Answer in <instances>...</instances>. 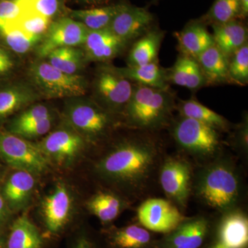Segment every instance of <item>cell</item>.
<instances>
[{
	"mask_svg": "<svg viewBox=\"0 0 248 248\" xmlns=\"http://www.w3.org/2000/svg\"><path fill=\"white\" fill-rule=\"evenodd\" d=\"M85 57L91 61L106 62L117 56L128 44L110 29L89 31L84 45Z\"/></svg>",
	"mask_w": 248,
	"mask_h": 248,
	"instance_id": "cell-18",
	"label": "cell"
},
{
	"mask_svg": "<svg viewBox=\"0 0 248 248\" xmlns=\"http://www.w3.org/2000/svg\"><path fill=\"white\" fill-rule=\"evenodd\" d=\"M0 248H4V243H3L1 237H0Z\"/></svg>",
	"mask_w": 248,
	"mask_h": 248,
	"instance_id": "cell-47",
	"label": "cell"
},
{
	"mask_svg": "<svg viewBox=\"0 0 248 248\" xmlns=\"http://www.w3.org/2000/svg\"><path fill=\"white\" fill-rule=\"evenodd\" d=\"M213 226L206 215L186 217L175 229L157 239L155 248H202L213 234Z\"/></svg>",
	"mask_w": 248,
	"mask_h": 248,
	"instance_id": "cell-11",
	"label": "cell"
},
{
	"mask_svg": "<svg viewBox=\"0 0 248 248\" xmlns=\"http://www.w3.org/2000/svg\"><path fill=\"white\" fill-rule=\"evenodd\" d=\"M169 84L197 91L207 86L206 81L195 59L180 55L169 69H166Z\"/></svg>",
	"mask_w": 248,
	"mask_h": 248,
	"instance_id": "cell-22",
	"label": "cell"
},
{
	"mask_svg": "<svg viewBox=\"0 0 248 248\" xmlns=\"http://www.w3.org/2000/svg\"><path fill=\"white\" fill-rule=\"evenodd\" d=\"M159 0H153V1H152V3H153V4H155V3H157L158 1H159Z\"/></svg>",
	"mask_w": 248,
	"mask_h": 248,
	"instance_id": "cell-48",
	"label": "cell"
},
{
	"mask_svg": "<svg viewBox=\"0 0 248 248\" xmlns=\"http://www.w3.org/2000/svg\"><path fill=\"white\" fill-rule=\"evenodd\" d=\"M214 239L227 248H248V217L240 208L221 214L214 223Z\"/></svg>",
	"mask_w": 248,
	"mask_h": 248,
	"instance_id": "cell-16",
	"label": "cell"
},
{
	"mask_svg": "<svg viewBox=\"0 0 248 248\" xmlns=\"http://www.w3.org/2000/svg\"><path fill=\"white\" fill-rule=\"evenodd\" d=\"M202 248H227L226 246H223L219 241L214 239L213 241H210L208 244L204 245Z\"/></svg>",
	"mask_w": 248,
	"mask_h": 248,
	"instance_id": "cell-45",
	"label": "cell"
},
{
	"mask_svg": "<svg viewBox=\"0 0 248 248\" xmlns=\"http://www.w3.org/2000/svg\"><path fill=\"white\" fill-rule=\"evenodd\" d=\"M130 205V201L125 197L110 190L98 192L86 202V208L90 213L108 227Z\"/></svg>",
	"mask_w": 248,
	"mask_h": 248,
	"instance_id": "cell-19",
	"label": "cell"
},
{
	"mask_svg": "<svg viewBox=\"0 0 248 248\" xmlns=\"http://www.w3.org/2000/svg\"><path fill=\"white\" fill-rule=\"evenodd\" d=\"M239 0H215L208 13L202 17V22L221 24L240 18Z\"/></svg>",
	"mask_w": 248,
	"mask_h": 248,
	"instance_id": "cell-33",
	"label": "cell"
},
{
	"mask_svg": "<svg viewBox=\"0 0 248 248\" xmlns=\"http://www.w3.org/2000/svg\"><path fill=\"white\" fill-rule=\"evenodd\" d=\"M29 76L36 92L48 99L81 97L87 91V82L82 76L63 73L48 62L33 63Z\"/></svg>",
	"mask_w": 248,
	"mask_h": 248,
	"instance_id": "cell-5",
	"label": "cell"
},
{
	"mask_svg": "<svg viewBox=\"0 0 248 248\" xmlns=\"http://www.w3.org/2000/svg\"><path fill=\"white\" fill-rule=\"evenodd\" d=\"M117 142L94 164L98 177L129 201L152 192L165 156L162 142L151 132L140 131Z\"/></svg>",
	"mask_w": 248,
	"mask_h": 248,
	"instance_id": "cell-1",
	"label": "cell"
},
{
	"mask_svg": "<svg viewBox=\"0 0 248 248\" xmlns=\"http://www.w3.org/2000/svg\"><path fill=\"white\" fill-rule=\"evenodd\" d=\"M155 18L146 9L123 4L108 29L117 37L128 44L145 35L153 27Z\"/></svg>",
	"mask_w": 248,
	"mask_h": 248,
	"instance_id": "cell-15",
	"label": "cell"
},
{
	"mask_svg": "<svg viewBox=\"0 0 248 248\" xmlns=\"http://www.w3.org/2000/svg\"><path fill=\"white\" fill-rule=\"evenodd\" d=\"M113 115L95 102L72 103L65 110L64 117L70 128L86 140H101L113 127Z\"/></svg>",
	"mask_w": 248,
	"mask_h": 248,
	"instance_id": "cell-7",
	"label": "cell"
},
{
	"mask_svg": "<svg viewBox=\"0 0 248 248\" xmlns=\"http://www.w3.org/2000/svg\"><path fill=\"white\" fill-rule=\"evenodd\" d=\"M89 31L84 24L73 18H60L50 23L37 48V55L46 58L55 49L83 45Z\"/></svg>",
	"mask_w": 248,
	"mask_h": 248,
	"instance_id": "cell-14",
	"label": "cell"
},
{
	"mask_svg": "<svg viewBox=\"0 0 248 248\" xmlns=\"http://www.w3.org/2000/svg\"><path fill=\"white\" fill-rule=\"evenodd\" d=\"M181 117L192 119L215 128L218 132H228L231 124L223 116L205 107L195 99L182 100L176 105Z\"/></svg>",
	"mask_w": 248,
	"mask_h": 248,
	"instance_id": "cell-28",
	"label": "cell"
},
{
	"mask_svg": "<svg viewBox=\"0 0 248 248\" xmlns=\"http://www.w3.org/2000/svg\"><path fill=\"white\" fill-rule=\"evenodd\" d=\"M176 39L181 55L193 59L215 45L213 35L202 21L189 23L176 34Z\"/></svg>",
	"mask_w": 248,
	"mask_h": 248,
	"instance_id": "cell-20",
	"label": "cell"
},
{
	"mask_svg": "<svg viewBox=\"0 0 248 248\" xmlns=\"http://www.w3.org/2000/svg\"><path fill=\"white\" fill-rule=\"evenodd\" d=\"M31 10L51 19L58 13L59 0H28Z\"/></svg>",
	"mask_w": 248,
	"mask_h": 248,
	"instance_id": "cell-40",
	"label": "cell"
},
{
	"mask_svg": "<svg viewBox=\"0 0 248 248\" xmlns=\"http://www.w3.org/2000/svg\"><path fill=\"white\" fill-rule=\"evenodd\" d=\"M122 6L123 4L73 11L71 17L84 24L89 31L102 30L109 27Z\"/></svg>",
	"mask_w": 248,
	"mask_h": 248,
	"instance_id": "cell-30",
	"label": "cell"
},
{
	"mask_svg": "<svg viewBox=\"0 0 248 248\" xmlns=\"http://www.w3.org/2000/svg\"><path fill=\"white\" fill-rule=\"evenodd\" d=\"M220 132L192 119L179 117L171 124V134L184 156L204 164L221 154Z\"/></svg>",
	"mask_w": 248,
	"mask_h": 248,
	"instance_id": "cell-4",
	"label": "cell"
},
{
	"mask_svg": "<svg viewBox=\"0 0 248 248\" xmlns=\"http://www.w3.org/2000/svg\"><path fill=\"white\" fill-rule=\"evenodd\" d=\"M230 83L246 86L248 83V45L246 44L229 57Z\"/></svg>",
	"mask_w": 248,
	"mask_h": 248,
	"instance_id": "cell-34",
	"label": "cell"
},
{
	"mask_svg": "<svg viewBox=\"0 0 248 248\" xmlns=\"http://www.w3.org/2000/svg\"><path fill=\"white\" fill-rule=\"evenodd\" d=\"M70 248H102L95 239L86 232H81L72 242Z\"/></svg>",
	"mask_w": 248,
	"mask_h": 248,
	"instance_id": "cell-41",
	"label": "cell"
},
{
	"mask_svg": "<svg viewBox=\"0 0 248 248\" xmlns=\"http://www.w3.org/2000/svg\"><path fill=\"white\" fill-rule=\"evenodd\" d=\"M231 145L236 153L244 156L248 154V118L245 115L242 121L236 125L231 137Z\"/></svg>",
	"mask_w": 248,
	"mask_h": 248,
	"instance_id": "cell-39",
	"label": "cell"
},
{
	"mask_svg": "<svg viewBox=\"0 0 248 248\" xmlns=\"http://www.w3.org/2000/svg\"><path fill=\"white\" fill-rule=\"evenodd\" d=\"M212 27L215 45L228 58L248 43V28L237 19Z\"/></svg>",
	"mask_w": 248,
	"mask_h": 248,
	"instance_id": "cell-24",
	"label": "cell"
},
{
	"mask_svg": "<svg viewBox=\"0 0 248 248\" xmlns=\"http://www.w3.org/2000/svg\"><path fill=\"white\" fill-rule=\"evenodd\" d=\"M43 234L27 215L18 217L10 228L6 248H44Z\"/></svg>",
	"mask_w": 248,
	"mask_h": 248,
	"instance_id": "cell-26",
	"label": "cell"
},
{
	"mask_svg": "<svg viewBox=\"0 0 248 248\" xmlns=\"http://www.w3.org/2000/svg\"><path fill=\"white\" fill-rule=\"evenodd\" d=\"M29 9L28 0H0V27L14 24Z\"/></svg>",
	"mask_w": 248,
	"mask_h": 248,
	"instance_id": "cell-36",
	"label": "cell"
},
{
	"mask_svg": "<svg viewBox=\"0 0 248 248\" xmlns=\"http://www.w3.org/2000/svg\"><path fill=\"white\" fill-rule=\"evenodd\" d=\"M241 6V15L240 18L246 19L248 15V0H239Z\"/></svg>",
	"mask_w": 248,
	"mask_h": 248,
	"instance_id": "cell-44",
	"label": "cell"
},
{
	"mask_svg": "<svg viewBox=\"0 0 248 248\" xmlns=\"http://www.w3.org/2000/svg\"><path fill=\"white\" fill-rule=\"evenodd\" d=\"M104 234L108 248H155L157 241L155 233L138 223L122 228L108 227Z\"/></svg>",
	"mask_w": 248,
	"mask_h": 248,
	"instance_id": "cell-17",
	"label": "cell"
},
{
	"mask_svg": "<svg viewBox=\"0 0 248 248\" xmlns=\"http://www.w3.org/2000/svg\"><path fill=\"white\" fill-rule=\"evenodd\" d=\"M133 89V83L114 66L103 67L94 81L95 102L113 115H123Z\"/></svg>",
	"mask_w": 248,
	"mask_h": 248,
	"instance_id": "cell-8",
	"label": "cell"
},
{
	"mask_svg": "<svg viewBox=\"0 0 248 248\" xmlns=\"http://www.w3.org/2000/svg\"><path fill=\"white\" fill-rule=\"evenodd\" d=\"M13 66L14 63L9 55L0 48V74L10 71Z\"/></svg>",
	"mask_w": 248,
	"mask_h": 248,
	"instance_id": "cell-42",
	"label": "cell"
},
{
	"mask_svg": "<svg viewBox=\"0 0 248 248\" xmlns=\"http://www.w3.org/2000/svg\"><path fill=\"white\" fill-rule=\"evenodd\" d=\"M129 81L135 84L155 89L169 90L166 69L160 66L159 62L142 66L116 68Z\"/></svg>",
	"mask_w": 248,
	"mask_h": 248,
	"instance_id": "cell-27",
	"label": "cell"
},
{
	"mask_svg": "<svg viewBox=\"0 0 248 248\" xmlns=\"http://www.w3.org/2000/svg\"><path fill=\"white\" fill-rule=\"evenodd\" d=\"M196 61L198 63L208 85L230 83L228 77V58L214 45L200 54Z\"/></svg>",
	"mask_w": 248,
	"mask_h": 248,
	"instance_id": "cell-23",
	"label": "cell"
},
{
	"mask_svg": "<svg viewBox=\"0 0 248 248\" xmlns=\"http://www.w3.org/2000/svg\"><path fill=\"white\" fill-rule=\"evenodd\" d=\"M0 158L19 170L40 174L48 170L50 162L37 144L11 133L0 131Z\"/></svg>",
	"mask_w": 248,
	"mask_h": 248,
	"instance_id": "cell-9",
	"label": "cell"
},
{
	"mask_svg": "<svg viewBox=\"0 0 248 248\" xmlns=\"http://www.w3.org/2000/svg\"><path fill=\"white\" fill-rule=\"evenodd\" d=\"M53 116L45 120L39 121L35 123L11 129L10 133L15 134L26 140L38 138L48 134L53 126Z\"/></svg>",
	"mask_w": 248,
	"mask_h": 248,
	"instance_id": "cell-38",
	"label": "cell"
},
{
	"mask_svg": "<svg viewBox=\"0 0 248 248\" xmlns=\"http://www.w3.org/2000/svg\"><path fill=\"white\" fill-rule=\"evenodd\" d=\"M35 175L27 171L17 170L8 179L2 196L8 206L15 210L24 208L29 203L35 188Z\"/></svg>",
	"mask_w": 248,
	"mask_h": 248,
	"instance_id": "cell-21",
	"label": "cell"
},
{
	"mask_svg": "<svg viewBox=\"0 0 248 248\" xmlns=\"http://www.w3.org/2000/svg\"><path fill=\"white\" fill-rule=\"evenodd\" d=\"M0 35L11 50L19 54L27 53L42 39L38 36L29 35L14 24L0 27Z\"/></svg>",
	"mask_w": 248,
	"mask_h": 248,
	"instance_id": "cell-32",
	"label": "cell"
},
{
	"mask_svg": "<svg viewBox=\"0 0 248 248\" xmlns=\"http://www.w3.org/2000/svg\"><path fill=\"white\" fill-rule=\"evenodd\" d=\"M37 145L49 162L68 166L84 151L86 140L69 127L49 133Z\"/></svg>",
	"mask_w": 248,
	"mask_h": 248,
	"instance_id": "cell-12",
	"label": "cell"
},
{
	"mask_svg": "<svg viewBox=\"0 0 248 248\" xmlns=\"http://www.w3.org/2000/svg\"><path fill=\"white\" fill-rule=\"evenodd\" d=\"M174 109L175 99L170 90L134 84L133 94L123 116L130 128L155 133L172 122Z\"/></svg>",
	"mask_w": 248,
	"mask_h": 248,
	"instance_id": "cell-3",
	"label": "cell"
},
{
	"mask_svg": "<svg viewBox=\"0 0 248 248\" xmlns=\"http://www.w3.org/2000/svg\"><path fill=\"white\" fill-rule=\"evenodd\" d=\"M9 207L2 195H0V223L6 221L9 215Z\"/></svg>",
	"mask_w": 248,
	"mask_h": 248,
	"instance_id": "cell-43",
	"label": "cell"
},
{
	"mask_svg": "<svg viewBox=\"0 0 248 248\" xmlns=\"http://www.w3.org/2000/svg\"><path fill=\"white\" fill-rule=\"evenodd\" d=\"M85 54L76 47H62L48 54L49 63L68 74H76L84 63ZM86 58V57H85Z\"/></svg>",
	"mask_w": 248,
	"mask_h": 248,
	"instance_id": "cell-31",
	"label": "cell"
},
{
	"mask_svg": "<svg viewBox=\"0 0 248 248\" xmlns=\"http://www.w3.org/2000/svg\"><path fill=\"white\" fill-rule=\"evenodd\" d=\"M80 1H85V2L88 3H97L104 1V0H80Z\"/></svg>",
	"mask_w": 248,
	"mask_h": 248,
	"instance_id": "cell-46",
	"label": "cell"
},
{
	"mask_svg": "<svg viewBox=\"0 0 248 248\" xmlns=\"http://www.w3.org/2000/svg\"><path fill=\"white\" fill-rule=\"evenodd\" d=\"M193 166L184 155L165 156L160 166L158 182L168 200L184 211L192 195Z\"/></svg>",
	"mask_w": 248,
	"mask_h": 248,
	"instance_id": "cell-6",
	"label": "cell"
},
{
	"mask_svg": "<svg viewBox=\"0 0 248 248\" xmlns=\"http://www.w3.org/2000/svg\"><path fill=\"white\" fill-rule=\"evenodd\" d=\"M186 218L170 201L161 198L143 200L137 210L138 223L153 233L166 234Z\"/></svg>",
	"mask_w": 248,
	"mask_h": 248,
	"instance_id": "cell-10",
	"label": "cell"
},
{
	"mask_svg": "<svg viewBox=\"0 0 248 248\" xmlns=\"http://www.w3.org/2000/svg\"><path fill=\"white\" fill-rule=\"evenodd\" d=\"M40 95L35 90L17 85L0 91V119L9 117L35 102Z\"/></svg>",
	"mask_w": 248,
	"mask_h": 248,
	"instance_id": "cell-29",
	"label": "cell"
},
{
	"mask_svg": "<svg viewBox=\"0 0 248 248\" xmlns=\"http://www.w3.org/2000/svg\"><path fill=\"white\" fill-rule=\"evenodd\" d=\"M243 188L237 166L223 154L201 165L200 169L194 172L192 195L220 214L240 208Z\"/></svg>",
	"mask_w": 248,
	"mask_h": 248,
	"instance_id": "cell-2",
	"label": "cell"
},
{
	"mask_svg": "<svg viewBox=\"0 0 248 248\" xmlns=\"http://www.w3.org/2000/svg\"><path fill=\"white\" fill-rule=\"evenodd\" d=\"M52 111L49 109L46 106L39 105L32 106L27 110L23 111L22 113L16 117L11 125L10 130L17 127L22 126V125H28V124L35 123L48 117H53Z\"/></svg>",
	"mask_w": 248,
	"mask_h": 248,
	"instance_id": "cell-37",
	"label": "cell"
},
{
	"mask_svg": "<svg viewBox=\"0 0 248 248\" xmlns=\"http://www.w3.org/2000/svg\"><path fill=\"white\" fill-rule=\"evenodd\" d=\"M164 31L153 28L135 40L128 56V66H142L158 62V55L164 38Z\"/></svg>",
	"mask_w": 248,
	"mask_h": 248,
	"instance_id": "cell-25",
	"label": "cell"
},
{
	"mask_svg": "<svg viewBox=\"0 0 248 248\" xmlns=\"http://www.w3.org/2000/svg\"><path fill=\"white\" fill-rule=\"evenodd\" d=\"M50 21V18L37 14L30 8L14 24L29 35L43 37L51 23Z\"/></svg>",
	"mask_w": 248,
	"mask_h": 248,
	"instance_id": "cell-35",
	"label": "cell"
},
{
	"mask_svg": "<svg viewBox=\"0 0 248 248\" xmlns=\"http://www.w3.org/2000/svg\"><path fill=\"white\" fill-rule=\"evenodd\" d=\"M73 210L71 192L64 183H58L44 199L42 217L47 234L56 236L66 231Z\"/></svg>",
	"mask_w": 248,
	"mask_h": 248,
	"instance_id": "cell-13",
	"label": "cell"
}]
</instances>
